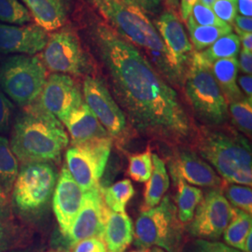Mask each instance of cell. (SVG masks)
<instances>
[{"instance_id": "7dc6e473", "label": "cell", "mask_w": 252, "mask_h": 252, "mask_svg": "<svg viewBox=\"0 0 252 252\" xmlns=\"http://www.w3.org/2000/svg\"><path fill=\"white\" fill-rule=\"evenodd\" d=\"M239 39H241L242 50L246 52L252 53V33H243V32H236Z\"/></svg>"}, {"instance_id": "60d3db41", "label": "cell", "mask_w": 252, "mask_h": 252, "mask_svg": "<svg viewBox=\"0 0 252 252\" xmlns=\"http://www.w3.org/2000/svg\"><path fill=\"white\" fill-rule=\"evenodd\" d=\"M238 68L242 72L247 75H252V53L246 52L241 50L239 52V61H238Z\"/></svg>"}, {"instance_id": "d590c367", "label": "cell", "mask_w": 252, "mask_h": 252, "mask_svg": "<svg viewBox=\"0 0 252 252\" xmlns=\"http://www.w3.org/2000/svg\"><path fill=\"white\" fill-rule=\"evenodd\" d=\"M217 17L230 25L237 14V0H217L211 7Z\"/></svg>"}, {"instance_id": "6da1fadb", "label": "cell", "mask_w": 252, "mask_h": 252, "mask_svg": "<svg viewBox=\"0 0 252 252\" xmlns=\"http://www.w3.org/2000/svg\"><path fill=\"white\" fill-rule=\"evenodd\" d=\"M86 32L110 93L131 126L143 136L166 144L193 141L197 130L178 93L144 54L105 21L92 19Z\"/></svg>"}, {"instance_id": "7bdbcfd3", "label": "cell", "mask_w": 252, "mask_h": 252, "mask_svg": "<svg viewBox=\"0 0 252 252\" xmlns=\"http://www.w3.org/2000/svg\"><path fill=\"white\" fill-rule=\"evenodd\" d=\"M233 24L236 32H243V33H252V17L236 15Z\"/></svg>"}, {"instance_id": "f5cc1de1", "label": "cell", "mask_w": 252, "mask_h": 252, "mask_svg": "<svg viewBox=\"0 0 252 252\" xmlns=\"http://www.w3.org/2000/svg\"><path fill=\"white\" fill-rule=\"evenodd\" d=\"M131 252H150V249H138Z\"/></svg>"}, {"instance_id": "83f0119b", "label": "cell", "mask_w": 252, "mask_h": 252, "mask_svg": "<svg viewBox=\"0 0 252 252\" xmlns=\"http://www.w3.org/2000/svg\"><path fill=\"white\" fill-rule=\"evenodd\" d=\"M102 198L109 210L126 212V206L135 195V189L131 180H120L106 188H100Z\"/></svg>"}, {"instance_id": "30bf717a", "label": "cell", "mask_w": 252, "mask_h": 252, "mask_svg": "<svg viewBox=\"0 0 252 252\" xmlns=\"http://www.w3.org/2000/svg\"><path fill=\"white\" fill-rule=\"evenodd\" d=\"M112 137L106 136L74 144L65 153V166L83 191L100 187L112 148Z\"/></svg>"}, {"instance_id": "ac0fdd59", "label": "cell", "mask_w": 252, "mask_h": 252, "mask_svg": "<svg viewBox=\"0 0 252 252\" xmlns=\"http://www.w3.org/2000/svg\"><path fill=\"white\" fill-rule=\"evenodd\" d=\"M48 37V32L36 24L13 26L0 23V53L35 55L43 51Z\"/></svg>"}, {"instance_id": "8fae6325", "label": "cell", "mask_w": 252, "mask_h": 252, "mask_svg": "<svg viewBox=\"0 0 252 252\" xmlns=\"http://www.w3.org/2000/svg\"><path fill=\"white\" fill-rule=\"evenodd\" d=\"M83 95L85 104L109 136L112 139H124L127 133V119L104 81L90 75L86 76L83 81Z\"/></svg>"}, {"instance_id": "1f68e13d", "label": "cell", "mask_w": 252, "mask_h": 252, "mask_svg": "<svg viewBox=\"0 0 252 252\" xmlns=\"http://www.w3.org/2000/svg\"><path fill=\"white\" fill-rule=\"evenodd\" d=\"M230 114L233 118L234 126L246 135L251 136L252 133V99L244 97L229 104Z\"/></svg>"}, {"instance_id": "5b68a950", "label": "cell", "mask_w": 252, "mask_h": 252, "mask_svg": "<svg viewBox=\"0 0 252 252\" xmlns=\"http://www.w3.org/2000/svg\"><path fill=\"white\" fill-rule=\"evenodd\" d=\"M195 117L208 127L222 126L229 116L228 103L211 70V64L194 52L183 83Z\"/></svg>"}, {"instance_id": "8d00e7d4", "label": "cell", "mask_w": 252, "mask_h": 252, "mask_svg": "<svg viewBox=\"0 0 252 252\" xmlns=\"http://www.w3.org/2000/svg\"><path fill=\"white\" fill-rule=\"evenodd\" d=\"M186 252H242L225 244L213 242L205 239L193 241L186 249Z\"/></svg>"}, {"instance_id": "f35d334b", "label": "cell", "mask_w": 252, "mask_h": 252, "mask_svg": "<svg viewBox=\"0 0 252 252\" xmlns=\"http://www.w3.org/2000/svg\"><path fill=\"white\" fill-rule=\"evenodd\" d=\"M72 247L73 252H107L104 241L96 237L81 240Z\"/></svg>"}, {"instance_id": "4dcf8cb0", "label": "cell", "mask_w": 252, "mask_h": 252, "mask_svg": "<svg viewBox=\"0 0 252 252\" xmlns=\"http://www.w3.org/2000/svg\"><path fill=\"white\" fill-rule=\"evenodd\" d=\"M25 230L11 220L0 218V252H12L25 242Z\"/></svg>"}, {"instance_id": "f907efd6", "label": "cell", "mask_w": 252, "mask_h": 252, "mask_svg": "<svg viewBox=\"0 0 252 252\" xmlns=\"http://www.w3.org/2000/svg\"><path fill=\"white\" fill-rule=\"evenodd\" d=\"M199 1H201L203 4H205L206 6L207 7H212L213 6V4L216 2L217 0H199Z\"/></svg>"}, {"instance_id": "ba28073f", "label": "cell", "mask_w": 252, "mask_h": 252, "mask_svg": "<svg viewBox=\"0 0 252 252\" xmlns=\"http://www.w3.org/2000/svg\"><path fill=\"white\" fill-rule=\"evenodd\" d=\"M134 238L138 249L159 247L167 252H178L182 227L170 196H163L156 207L142 210L135 222Z\"/></svg>"}, {"instance_id": "681fc988", "label": "cell", "mask_w": 252, "mask_h": 252, "mask_svg": "<svg viewBox=\"0 0 252 252\" xmlns=\"http://www.w3.org/2000/svg\"><path fill=\"white\" fill-rule=\"evenodd\" d=\"M180 5V0H167V6L171 9H177Z\"/></svg>"}, {"instance_id": "d4e9b609", "label": "cell", "mask_w": 252, "mask_h": 252, "mask_svg": "<svg viewBox=\"0 0 252 252\" xmlns=\"http://www.w3.org/2000/svg\"><path fill=\"white\" fill-rule=\"evenodd\" d=\"M251 231H252V214L233 207V216L223 232L227 246L242 252L244 241Z\"/></svg>"}, {"instance_id": "5bb4252c", "label": "cell", "mask_w": 252, "mask_h": 252, "mask_svg": "<svg viewBox=\"0 0 252 252\" xmlns=\"http://www.w3.org/2000/svg\"><path fill=\"white\" fill-rule=\"evenodd\" d=\"M100 188L84 191L81 209L69 231L64 235L70 246L92 237L103 240L108 207L103 201Z\"/></svg>"}, {"instance_id": "e575fe53", "label": "cell", "mask_w": 252, "mask_h": 252, "mask_svg": "<svg viewBox=\"0 0 252 252\" xmlns=\"http://www.w3.org/2000/svg\"><path fill=\"white\" fill-rule=\"evenodd\" d=\"M189 16L199 26H213V27H228V25L217 17L215 12L210 7H207L201 1L197 0L194 6L192 7Z\"/></svg>"}, {"instance_id": "ab89813d", "label": "cell", "mask_w": 252, "mask_h": 252, "mask_svg": "<svg viewBox=\"0 0 252 252\" xmlns=\"http://www.w3.org/2000/svg\"><path fill=\"white\" fill-rule=\"evenodd\" d=\"M144 11L146 14H158L162 10V0H122Z\"/></svg>"}, {"instance_id": "ffe728a7", "label": "cell", "mask_w": 252, "mask_h": 252, "mask_svg": "<svg viewBox=\"0 0 252 252\" xmlns=\"http://www.w3.org/2000/svg\"><path fill=\"white\" fill-rule=\"evenodd\" d=\"M63 124L71 137L72 145L109 136L85 102L72 111Z\"/></svg>"}, {"instance_id": "e0dca14e", "label": "cell", "mask_w": 252, "mask_h": 252, "mask_svg": "<svg viewBox=\"0 0 252 252\" xmlns=\"http://www.w3.org/2000/svg\"><path fill=\"white\" fill-rule=\"evenodd\" d=\"M175 62L187 73L193 48L179 16L172 10H164L153 23Z\"/></svg>"}, {"instance_id": "8992f818", "label": "cell", "mask_w": 252, "mask_h": 252, "mask_svg": "<svg viewBox=\"0 0 252 252\" xmlns=\"http://www.w3.org/2000/svg\"><path fill=\"white\" fill-rule=\"evenodd\" d=\"M57 177L52 162L23 163L10 193L11 210L27 220L39 216L54 194Z\"/></svg>"}, {"instance_id": "c3c4849f", "label": "cell", "mask_w": 252, "mask_h": 252, "mask_svg": "<svg viewBox=\"0 0 252 252\" xmlns=\"http://www.w3.org/2000/svg\"><path fill=\"white\" fill-rule=\"evenodd\" d=\"M252 231L247 235L243 245V252H252Z\"/></svg>"}, {"instance_id": "277c9868", "label": "cell", "mask_w": 252, "mask_h": 252, "mask_svg": "<svg viewBox=\"0 0 252 252\" xmlns=\"http://www.w3.org/2000/svg\"><path fill=\"white\" fill-rule=\"evenodd\" d=\"M193 141L199 155L226 182L252 187V146L247 137L234 129L214 126L197 131Z\"/></svg>"}, {"instance_id": "74e56055", "label": "cell", "mask_w": 252, "mask_h": 252, "mask_svg": "<svg viewBox=\"0 0 252 252\" xmlns=\"http://www.w3.org/2000/svg\"><path fill=\"white\" fill-rule=\"evenodd\" d=\"M13 110V104L0 88V134L9 131Z\"/></svg>"}, {"instance_id": "f6af8a7d", "label": "cell", "mask_w": 252, "mask_h": 252, "mask_svg": "<svg viewBox=\"0 0 252 252\" xmlns=\"http://www.w3.org/2000/svg\"><path fill=\"white\" fill-rule=\"evenodd\" d=\"M197 0H181L180 1V18L183 22H186L189 16L192 7Z\"/></svg>"}, {"instance_id": "3957f363", "label": "cell", "mask_w": 252, "mask_h": 252, "mask_svg": "<svg viewBox=\"0 0 252 252\" xmlns=\"http://www.w3.org/2000/svg\"><path fill=\"white\" fill-rule=\"evenodd\" d=\"M69 138L63 124L35 102L24 108L13 125L9 146L18 162H58Z\"/></svg>"}, {"instance_id": "4316f807", "label": "cell", "mask_w": 252, "mask_h": 252, "mask_svg": "<svg viewBox=\"0 0 252 252\" xmlns=\"http://www.w3.org/2000/svg\"><path fill=\"white\" fill-rule=\"evenodd\" d=\"M19 168L18 160L10 149L9 140L0 135V188L8 195L11 193Z\"/></svg>"}, {"instance_id": "ee69618b", "label": "cell", "mask_w": 252, "mask_h": 252, "mask_svg": "<svg viewBox=\"0 0 252 252\" xmlns=\"http://www.w3.org/2000/svg\"><path fill=\"white\" fill-rule=\"evenodd\" d=\"M237 85L240 87V90L243 91L246 97L252 99V75H242L237 78Z\"/></svg>"}, {"instance_id": "bcb514c9", "label": "cell", "mask_w": 252, "mask_h": 252, "mask_svg": "<svg viewBox=\"0 0 252 252\" xmlns=\"http://www.w3.org/2000/svg\"><path fill=\"white\" fill-rule=\"evenodd\" d=\"M237 11L245 17L252 16V0H237Z\"/></svg>"}, {"instance_id": "9a60e30c", "label": "cell", "mask_w": 252, "mask_h": 252, "mask_svg": "<svg viewBox=\"0 0 252 252\" xmlns=\"http://www.w3.org/2000/svg\"><path fill=\"white\" fill-rule=\"evenodd\" d=\"M173 183L183 180L188 184L200 187H223V180L216 171L203 160L197 153L189 149H179L170 157L168 162Z\"/></svg>"}, {"instance_id": "b9f144b4", "label": "cell", "mask_w": 252, "mask_h": 252, "mask_svg": "<svg viewBox=\"0 0 252 252\" xmlns=\"http://www.w3.org/2000/svg\"><path fill=\"white\" fill-rule=\"evenodd\" d=\"M11 216H12V210H11L9 195L0 188V218L10 220Z\"/></svg>"}, {"instance_id": "f546056e", "label": "cell", "mask_w": 252, "mask_h": 252, "mask_svg": "<svg viewBox=\"0 0 252 252\" xmlns=\"http://www.w3.org/2000/svg\"><path fill=\"white\" fill-rule=\"evenodd\" d=\"M33 19L20 0H0V23L25 26Z\"/></svg>"}, {"instance_id": "603a6c76", "label": "cell", "mask_w": 252, "mask_h": 252, "mask_svg": "<svg viewBox=\"0 0 252 252\" xmlns=\"http://www.w3.org/2000/svg\"><path fill=\"white\" fill-rule=\"evenodd\" d=\"M169 176L165 163L158 155L153 154V173L145 184L143 210L159 205L169 188Z\"/></svg>"}, {"instance_id": "7402d4cb", "label": "cell", "mask_w": 252, "mask_h": 252, "mask_svg": "<svg viewBox=\"0 0 252 252\" xmlns=\"http://www.w3.org/2000/svg\"><path fill=\"white\" fill-rule=\"evenodd\" d=\"M238 69V60L234 57L220 59L211 64L214 78L228 105L244 98L243 93L237 85Z\"/></svg>"}, {"instance_id": "7c38bea8", "label": "cell", "mask_w": 252, "mask_h": 252, "mask_svg": "<svg viewBox=\"0 0 252 252\" xmlns=\"http://www.w3.org/2000/svg\"><path fill=\"white\" fill-rule=\"evenodd\" d=\"M188 232L200 239H218L225 231L233 216V207L221 189L208 191L196 207Z\"/></svg>"}, {"instance_id": "d6986e66", "label": "cell", "mask_w": 252, "mask_h": 252, "mask_svg": "<svg viewBox=\"0 0 252 252\" xmlns=\"http://www.w3.org/2000/svg\"><path fill=\"white\" fill-rule=\"evenodd\" d=\"M35 24L46 32L56 31L65 25L68 17V0H21Z\"/></svg>"}, {"instance_id": "d6a6232c", "label": "cell", "mask_w": 252, "mask_h": 252, "mask_svg": "<svg viewBox=\"0 0 252 252\" xmlns=\"http://www.w3.org/2000/svg\"><path fill=\"white\" fill-rule=\"evenodd\" d=\"M153 173V153L150 151L129 156L127 174L135 182H146Z\"/></svg>"}, {"instance_id": "f1b7e54d", "label": "cell", "mask_w": 252, "mask_h": 252, "mask_svg": "<svg viewBox=\"0 0 252 252\" xmlns=\"http://www.w3.org/2000/svg\"><path fill=\"white\" fill-rule=\"evenodd\" d=\"M239 52L240 39L236 34L230 33L220 36L212 45L199 53L207 63L212 64L220 59L236 58Z\"/></svg>"}, {"instance_id": "7a4b0ae2", "label": "cell", "mask_w": 252, "mask_h": 252, "mask_svg": "<svg viewBox=\"0 0 252 252\" xmlns=\"http://www.w3.org/2000/svg\"><path fill=\"white\" fill-rule=\"evenodd\" d=\"M109 27L138 50L172 87H183L186 72L175 62L144 11L122 0H87Z\"/></svg>"}, {"instance_id": "9c48e42d", "label": "cell", "mask_w": 252, "mask_h": 252, "mask_svg": "<svg viewBox=\"0 0 252 252\" xmlns=\"http://www.w3.org/2000/svg\"><path fill=\"white\" fill-rule=\"evenodd\" d=\"M40 59L46 68L54 73L88 76L93 70L89 54L70 27H63L49 35Z\"/></svg>"}, {"instance_id": "836d02e7", "label": "cell", "mask_w": 252, "mask_h": 252, "mask_svg": "<svg viewBox=\"0 0 252 252\" xmlns=\"http://www.w3.org/2000/svg\"><path fill=\"white\" fill-rule=\"evenodd\" d=\"M228 183V182H227ZM226 199L234 207L252 214V189L250 186H242L230 183L225 186Z\"/></svg>"}, {"instance_id": "2e32d148", "label": "cell", "mask_w": 252, "mask_h": 252, "mask_svg": "<svg viewBox=\"0 0 252 252\" xmlns=\"http://www.w3.org/2000/svg\"><path fill=\"white\" fill-rule=\"evenodd\" d=\"M53 195L54 215L64 236L78 215L84 198V191L73 179L65 165L61 170Z\"/></svg>"}, {"instance_id": "44dd1931", "label": "cell", "mask_w": 252, "mask_h": 252, "mask_svg": "<svg viewBox=\"0 0 252 252\" xmlns=\"http://www.w3.org/2000/svg\"><path fill=\"white\" fill-rule=\"evenodd\" d=\"M134 240V225L126 212H114L108 208L103 241L107 252H126Z\"/></svg>"}, {"instance_id": "db71d44e", "label": "cell", "mask_w": 252, "mask_h": 252, "mask_svg": "<svg viewBox=\"0 0 252 252\" xmlns=\"http://www.w3.org/2000/svg\"><path fill=\"white\" fill-rule=\"evenodd\" d=\"M67 252V251H52V252Z\"/></svg>"}, {"instance_id": "11a10c76", "label": "cell", "mask_w": 252, "mask_h": 252, "mask_svg": "<svg viewBox=\"0 0 252 252\" xmlns=\"http://www.w3.org/2000/svg\"></svg>"}, {"instance_id": "cb8c5ba5", "label": "cell", "mask_w": 252, "mask_h": 252, "mask_svg": "<svg viewBox=\"0 0 252 252\" xmlns=\"http://www.w3.org/2000/svg\"><path fill=\"white\" fill-rule=\"evenodd\" d=\"M176 185L178 191L175 202L178 217L182 223H187L192 220L195 209L204 197V194L202 189L191 186L183 180L178 181Z\"/></svg>"}, {"instance_id": "52a82bcc", "label": "cell", "mask_w": 252, "mask_h": 252, "mask_svg": "<svg viewBox=\"0 0 252 252\" xmlns=\"http://www.w3.org/2000/svg\"><path fill=\"white\" fill-rule=\"evenodd\" d=\"M47 68L36 55L15 54L0 65V88L9 99L26 108L39 97L47 81Z\"/></svg>"}, {"instance_id": "484cf974", "label": "cell", "mask_w": 252, "mask_h": 252, "mask_svg": "<svg viewBox=\"0 0 252 252\" xmlns=\"http://www.w3.org/2000/svg\"><path fill=\"white\" fill-rule=\"evenodd\" d=\"M187 27L189 29L190 43L195 52H202L212 45L220 36L232 33L233 27H213L199 26L192 18L187 19Z\"/></svg>"}, {"instance_id": "816d5d0a", "label": "cell", "mask_w": 252, "mask_h": 252, "mask_svg": "<svg viewBox=\"0 0 252 252\" xmlns=\"http://www.w3.org/2000/svg\"><path fill=\"white\" fill-rule=\"evenodd\" d=\"M150 252H166L165 251H163L161 248L159 247H152V249L150 250Z\"/></svg>"}, {"instance_id": "4fadbf2b", "label": "cell", "mask_w": 252, "mask_h": 252, "mask_svg": "<svg viewBox=\"0 0 252 252\" xmlns=\"http://www.w3.org/2000/svg\"><path fill=\"white\" fill-rule=\"evenodd\" d=\"M83 102L81 89L72 77L60 73H54L47 78L36 100L41 108L52 113L62 124Z\"/></svg>"}]
</instances>
